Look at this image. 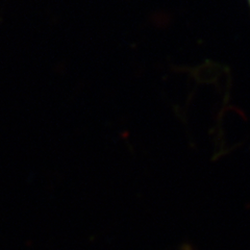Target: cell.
Segmentation results:
<instances>
[{
	"label": "cell",
	"mask_w": 250,
	"mask_h": 250,
	"mask_svg": "<svg viewBox=\"0 0 250 250\" xmlns=\"http://www.w3.org/2000/svg\"><path fill=\"white\" fill-rule=\"evenodd\" d=\"M249 3H250V0H249Z\"/></svg>",
	"instance_id": "obj_1"
}]
</instances>
